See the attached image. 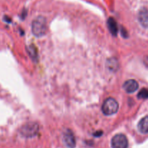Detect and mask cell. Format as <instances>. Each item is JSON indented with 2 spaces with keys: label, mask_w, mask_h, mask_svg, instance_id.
<instances>
[{
  "label": "cell",
  "mask_w": 148,
  "mask_h": 148,
  "mask_svg": "<svg viewBox=\"0 0 148 148\" xmlns=\"http://www.w3.org/2000/svg\"><path fill=\"white\" fill-rule=\"evenodd\" d=\"M119 107L118 102L114 98H108L104 101L101 109L106 116H111L118 111Z\"/></svg>",
  "instance_id": "2"
},
{
  "label": "cell",
  "mask_w": 148,
  "mask_h": 148,
  "mask_svg": "<svg viewBox=\"0 0 148 148\" xmlns=\"http://www.w3.org/2000/svg\"><path fill=\"white\" fill-rule=\"evenodd\" d=\"M107 67L111 72H116L119 68L118 61L114 58L109 59L107 62Z\"/></svg>",
  "instance_id": "10"
},
{
  "label": "cell",
  "mask_w": 148,
  "mask_h": 148,
  "mask_svg": "<svg viewBox=\"0 0 148 148\" xmlns=\"http://www.w3.org/2000/svg\"><path fill=\"white\" fill-rule=\"evenodd\" d=\"M128 145V140L124 134H118L111 140L112 148H127Z\"/></svg>",
  "instance_id": "3"
},
{
  "label": "cell",
  "mask_w": 148,
  "mask_h": 148,
  "mask_svg": "<svg viewBox=\"0 0 148 148\" xmlns=\"http://www.w3.org/2000/svg\"><path fill=\"white\" fill-rule=\"evenodd\" d=\"M139 98H143V99H145V98H148V89H143L140 90V92H139L138 95H137Z\"/></svg>",
  "instance_id": "12"
},
{
  "label": "cell",
  "mask_w": 148,
  "mask_h": 148,
  "mask_svg": "<svg viewBox=\"0 0 148 148\" xmlns=\"http://www.w3.org/2000/svg\"><path fill=\"white\" fill-rule=\"evenodd\" d=\"M64 142L66 144V145L69 148H74L76 145V140L75 137L72 132L69 130H66L64 132L63 135Z\"/></svg>",
  "instance_id": "5"
},
{
  "label": "cell",
  "mask_w": 148,
  "mask_h": 148,
  "mask_svg": "<svg viewBox=\"0 0 148 148\" xmlns=\"http://www.w3.org/2000/svg\"><path fill=\"white\" fill-rule=\"evenodd\" d=\"M138 20L140 25L145 28H148V10L142 8L138 13Z\"/></svg>",
  "instance_id": "7"
},
{
  "label": "cell",
  "mask_w": 148,
  "mask_h": 148,
  "mask_svg": "<svg viewBox=\"0 0 148 148\" xmlns=\"http://www.w3.org/2000/svg\"><path fill=\"white\" fill-rule=\"evenodd\" d=\"M39 130L38 125L36 123L31 122L25 124L21 130L22 134L27 137H32L38 134Z\"/></svg>",
  "instance_id": "4"
},
{
  "label": "cell",
  "mask_w": 148,
  "mask_h": 148,
  "mask_svg": "<svg viewBox=\"0 0 148 148\" xmlns=\"http://www.w3.org/2000/svg\"><path fill=\"white\" fill-rule=\"evenodd\" d=\"M139 88V84L135 79H129L126 81L123 85V88L127 93H132L134 92Z\"/></svg>",
  "instance_id": "6"
},
{
  "label": "cell",
  "mask_w": 148,
  "mask_h": 148,
  "mask_svg": "<svg viewBox=\"0 0 148 148\" xmlns=\"http://www.w3.org/2000/svg\"><path fill=\"white\" fill-rule=\"evenodd\" d=\"M137 128H138L139 131L143 134L148 133V116H146L140 120L138 126H137Z\"/></svg>",
  "instance_id": "8"
},
{
  "label": "cell",
  "mask_w": 148,
  "mask_h": 148,
  "mask_svg": "<svg viewBox=\"0 0 148 148\" xmlns=\"http://www.w3.org/2000/svg\"><path fill=\"white\" fill-rule=\"evenodd\" d=\"M29 54L31 56L32 59H33V61H36L38 59V52L37 49H36L35 46H30L29 47Z\"/></svg>",
  "instance_id": "11"
},
{
  "label": "cell",
  "mask_w": 148,
  "mask_h": 148,
  "mask_svg": "<svg viewBox=\"0 0 148 148\" xmlns=\"http://www.w3.org/2000/svg\"><path fill=\"white\" fill-rule=\"evenodd\" d=\"M47 31L46 20L43 16H38L32 23V32L36 37H42Z\"/></svg>",
  "instance_id": "1"
},
{
  "label": "cell",
  "mask_w": 148,
  "mask_h": 148,
  "mask_svg": "<svg viewBox=\"0 0 148 148\" xmlns=\"http://www.w3.org/2000/svg\"><path fill=\"white\" fill-rule=\"evenodd\" d=\"M108 30L111 32V34L113 36H116L117 33H118V25H117V23L116 22V20L113 17H109L108 18Z\"/></svg>",
  "instance_id": "9"
}]
</instances>
